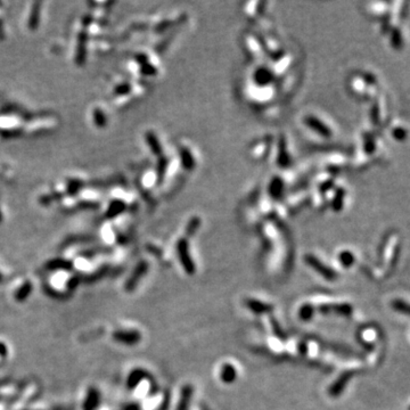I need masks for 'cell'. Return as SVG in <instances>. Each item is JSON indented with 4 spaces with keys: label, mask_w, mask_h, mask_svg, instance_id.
<instances>
[{
    "label": "cell",
    "mask_w": 410,
    "mask_h": 410,
    "mask_svg": "<svg viewBox=\"0 0 410 410\" xmlns=\"http://www.w3.org/2000/svg\"><path fill=\"white\" fill-rule=\"evenodd\" d=\"M346 167V158L341 155H336V156H329L325 161V169H326L327 174H335Z\"/></svg>",
    "instance_id": "7c38bea8"
},
{
    "label": "cell",
    "mask_w": 410,
    "mask_h": 410,
    "mask_svg": "<svg viewBox=\"0 0 410 410\" xmlns=\"http://www.w3.org/2000/svg\"><path fill=\"white\" fill-rule=\"evenodd\" d=\"M276 163L277 167L281 169H287L292 163L291 154L288 151V145L285 136L279 137L277 143V151H276Z\"/></svg>",
    "instance_id": "5b68a950"
},
{
    "label": "cell",
    "mask_w": 410,
    "mask_h": 410,
    "mask_svg": "<svg viewBox=\"0 0 410 410\" xmlns=\"http://www.w3.org/2000/svg\"><path fill=\"white\" fill-rule=\"evenodd\" d=\"M177 252L180 262H181L184 269L186 270L188 275H193L195 272V264L193 259L189 253V246L186 238H181L177 244Z\"/></svg>",
    "instance_id": "3957f363"
},
{
    "label": "cell",
    "mask_w": 410,
    "mask_h": 410,
    "mask_svg": "<svg viewBox=\"0 0 410 410\" xmlns=\"http://www.w3.org/2000/svg\"><path fill=\"white\" fill-rule=\"evenodd\" d=\"M389 32H390V42H391L392 47L400 51L403 46L402 33L400 31V29H398L397 27H392Z\"/></svg>",
    "instance_id": "ffe728a7"
},
{
    "label": "cell",
    "mask_w": 410,
    "mask_h": 410,
    "mask_svg": "<svg viewBox=\"0 0 410 410\" xmlns=\"http://www.w3.org/2000/svg\"><path fill=\"white\" fill-rule=\"evenodd\" d=\"M245 46H246L248 54L251 55L254 59H257V61L261 59L263 57V55L266 54L264 53L262 42L260 41L258 38L253 36H247L245 38Z\"/></svg>",
    "instance_id": "ba28073f"
},
{
    "label": "cell",
    "mask_w": 410,
    "mask_h": 410,
    "mask_svg": "<svg viewBox=\"0 0 410 410\" xmlns=\"http://www.w3.org/2000/svg\"><path fill=\"white\" fill-rule=\"evenodd\" d=\"M237 377L236 369L231 363H226L221 369V379L224 383H232Z\"/></svg>",
    "instance_id": "44dd1931"
},
{
    "label": "cell",
    "mask_w": 410,
    "mask_h": 410,
    "mask_svg": "<svg viewBox=\"0 0 410 410\" xmlns=\"http://www.w3.org/2000/svg\"><path fill=\"white\" fill-rule=\"evenodd\" d=\"M338 260H339V262L343 264V267L350 268L354 263V261H356V258H354L352 252L342 251L338 254Z\"/></svg>",
    "instance_id": "cb8c5ba5"
},
{
    "label": "cell",
    "mask_w": 410,
    "mask_h": 410,
    "mask_svg": "<svg viewBox=\"0 0 410 410\" xmlns=\"http://www.w3.org/2000/svg\"><path fill=\"white\" fill-rule=\"evenodd\" d=\"M362 154L365 156H372L377 151V139L376 136L372 132L362 133Z\"/></svg>",
    "instance_id": "30bf717a"
},
{
    "label": "cell",
    "mask_w": 410,
    "mask_h": 410,
    "mask_svg": "<svg viewBox=\"0 0 410 410\" xmlns=\"http://www.w3.org/2000/svg\"><path fill=\"white\" fill-rule=\"evenodd\" d=\"M245 304H246L247 308L254 313H266V312L271 311V310L274 309L271 304L263 303L261 301H258V300H253V299L246 300Z\"/></svg>",
    "instance_id": "e0dca14e"
},
{
    "label": "cell",
    "mask_w": 410,
    "mask_h": 410,
    "mask_svg": "<svg viewBox=\"0 0 410 410\" xmlns=\"http://www.w3.org/2000/svg\"><path fill=\"white\" fill-rule=\"evenodd\" d=\"M272 144H274V138L271 136H266L254 143L251 147L252 157L254 160H257V161H262V160L266 158L269 155Z\"/></svg>",
    "instance_id": "277c9868"
},
{
    "label": "cell",
    "mask_w": 410,
    "mask_h": 410,
    "mask_svg": "<svg viewBox=\"0 0 410 410\" xmlns=\"http://www.w3.org/2000/svg\"><path fill=\"white\" fill-rule=\"evenodd\" d=\"M201 219L197 218V217H194L191 220H189V222L187 224V228H186V234L188 236H192L195 233H196L197 229L201 226Z\"/></svg>",
    "instance_id": "4316f807"
},
{
    "label": "cell",
    "mask_w": 410,
    "mask_h": 410,
    "mask_svg": "<svg viewBox=\"0 0 410 410\" xmlns=\"http://www.w3.org/2000/svg\"><path fill=\"white\" fill-rule=\"evenodd\" d=\"M116 338L120 342H124V343H128V344H133L139 341V334L138 333H128V334H123V333H117L116 335Z\"/></svg>",
    "instance_id": "7402d4cb"
},
{
    "label": "cell",
    "mask_w": 410,
    "mask_h": 410,
    "mask_svg": "<svg viewBox=\"0 0 410 410\" xmlns=\"http://www.w3.org/2000/svg\"><path fill=\"white\" fill-rule=\"evenodd\" d=\"M304 261L307 262L309 267H311L313 270H316L317 272L321 274L324 278L328 279V281H335V279L337 278V274L334 271V269L325 266V263L322 262L317 257H314L313 254H307V256L304 257Z\"/></svg>",
    "instance_id": "7a4b0ae2"
},
{
    "label": "cell",
    "mask_w": 410,
    "mask_h": 410,
    "mask_svg": "<svg viewBox=\"0 0 410 410\" xmlns=\"http://www.w3.org/2000/svg\"><path fill=\"white\" fill-rule=\"evenodd\" d=\"M313 312H314V310L311 304H304V306H302L301 309H300L299 316L302 319V321H309V319L312 318Z\"/></svg>",
    "instance_id": "484cf974"
},
{
    "label": "cell",
    "mask_w": 410,
    "mask_h": 410,
    "mask_svg": "<svg viewBox=\"0 0 410 410\" xmlns=\"http://www.w3.org/2000/svg\"><path fill=\"white\" fill-rule=\"evenodd\" d=\"M322 313H331L335 312L341 314V316H349L352 312V307L350 304L342 303V304H323L319 308Z\"/></svg>",
    "instance_id": "5bb4252c"
},
{
    "label": "cell",
    "mask_w": 410,
    "mask_h": 410,
    "mask_svg": "<svg viewBox=\"0 0 410 410\" xmlns=\"http://www.w3.org/2000/svg\"><path fill=\"white\" fill-rule=\"evenodd\" d=\"M346 197H347V191L342 186H335L333 189V197L331 201V207L334 212H341L344 204H346Z\"/></svg>",
    "instance_id": "8fae6325"
},
{
    "label": "cell",
    "mask_w": 410,
    "mask_h": 410,
    "mask_svg": "<svg viewBox=\"0 0 410 410\" xmlns=\"http://www.w3.org/2000/svg\"><path fill=\"white\" fill-rule=\"evenodd\" d=\"M285 189V181L281 176H274L268 185L269 196L274 201L281 199Z\"/></svg>",
    "instance_id": "9c48e42d"
},
{
    "label": "cell",
    "mask_w": 410,
    "mask_h": 410,
    "mask_svg": "<svg viewBox=\"0 0 410 410\" xmlns=\"http://www.w3.org/2000/svg\"><path fill=\"white\" fill-rule=\"evenodd\" d=\"M252 79L254 86L259 88H266L270 87V84L274 82L275 73L272 70H270L267 66H259L253 72Z\"/></svg>",
    "instance_id": "8992f818"
},
{
    "label": "cell",
    "mask_w": 410,
    "mask_h": 410,
    "mask_svg": "<svg viewBox=\"0 0 410 410\" xmlns=\"http://www.w3.org/2000/svg\"><path fill=\"white\" fill-rule=\"evenodd\" d=\"M391 134L393 136V138L396 139V141L403 142V141H406V139H407L408 131H407L406 128L398 126V127H394L391 130Z\"/></svg>",
    "instance_id": "d4e9b609"
},
{
    "label": "cell",
    "mask_w": 410,
    "mask_h": 410,
    "mask_svg": "<svg viewBox=\"0 0 410 410\" xmlns=\"http://www.w3.org/2000/svg\"><path fill=\"white\" fill-rule=\"evenodd\" d=\"M148 142H149V145H151L152 151H153L155 154H160V153H161V151H162L161 144H160V142L157 141L156 136H154V134H149V136H148Z\"/></svg>",
    "instance_id": "f1b7e54d"
},
{
    "label": "cell",
    "mask_w": 410,
    "mask_h": 410,
    "mask_svg": "<svg viewBox=\"0 0 410 410\" xmlns=\"http://www.w3.org/2000/svg\"><path fill=\"white\" fill-rule=\"evenodd\" d=\"M392 307L394 308V310H397V311L401 312L407 314L409 312V307L408 304L403 301V300H396V301L392 302Z\"/></svg>",
    "instance_id": "83f0119b"
},
{
    "label": "cell",
    "mask_w": 410,
    "mask_h": 410,
    "mask_svg": "<svg viewBox=\"0 0 410 410\" xmlns=\"http://www.w3.org/2000/svg\"><path fill=\"white\" fill-rule=\"evenodd\" d=\"M353 376V372H344L341 376H339L336 381L334 382V384L329 389V394L333 397H337L343 392V390L346 389L348 382L350 381V378Z\"/></svg>",
    "instance_id": "4fadbf2b"
},
{
    "label": "cell",
    "mask_w": 410,
    "mask_h": 410,
    "mask_svg": "<svg viewBox=\"0 0 410 410\" xmlns=\"http://www.w3.org/2000/svg\"><path fill=\"white\" fill-rule=\"evenodd\" d=\"M384 106L382 101H376L371 109V119L375 126H379L384 120Z\"/></svg>",
    "instance_id": "ac0fdd59"
},
{
    "label": "cell",
    "mask_w": 410,
    "mask_h": 410,
    "mask_svg": "<svg viewBox=\"0 0 410 410\" xmlns=\"http://www.w3.org/2000/svg\"><path fill=\"white\" fill-rule=\"evenodd\" d=\"M193 397V388L191 385H186L181 390V398H180V402L178 404V410H188L189 401Z\"/></svg>",
    "instance_id": "d6986e66"
},
{
    "label": "cell",
    "mask_w": 410,
    "mask_h": 410,
    "mask_svg": "<svg viewBox=\"0 0 410 410\" xmlns=\"http://www.w3.org/2000/svg\"><path fill=\"white\" fill-rule=\"evenodd\" d=\"M308 201H309V197L306 193L297 194L288 199L286 209L285 210H288V211H291V212L299 211V210H301L304 205L308 203Z\"/></svg>",
    "instance_id": "2e32d148"
},
{
    "label": "cell",
    "mask_w": 410,
    "mask_h": 410,
    "mask_svg": "<svg viewBox=\"0 0 410 410\" xmlns=\"http://www.w3.org/2000/svg\"><path fill=\"white\" fill-rule=\"evenodd\" d=\"M179 155L181 166L185 169L188 170V171H192V170L196 168V158H195L191 149L187 147H181L179 151Z\"/></svg>",
    "instance_id": "9a60e30c"
},
{
    "label": "cell",
    "mask_w": 410,
    "mask_h": 410,
    "mask_svg": "<svg viewBox=\"0 0 410 410\" xmlns=\"http://www.w3.org/2000/svg\"><path fill=\"white\" fill-rule=\"evenodd\" d=\"M303 121L309 129H311L313 132H316L323 138H331L333 136V130L331 129V127L327 126V124L318 117L309 114V116L304 117Z\"/></svg>",
    "instance_id": "6da1fadb"
},
{
    "label": "cell",
    "mask_w": 410,
    "mask_h": 410,
    "mask_svg": "<svg viewBox=\"0 0 410 410\" xmlns=\"http://www.w3.org/2000/svg\"><path fill=\"white\" fill-rule=\"evenodd\" d=\"M264 3H248L246 6H245V13L248 17H257L258 15L261 13V6Z\"/></svg>",
    "instance_id": "603a6c76"
},
{
    "label": "cell",
    "mask_w": 410,
    "mask_h": 410,
    "mask_svg": "<svg viewBox=\"0 0 410 410\" xmlns=\"http://www.w3.org/2000/svg\"><path fill=\"white\" fill-rule=\"evenodd\" d=\"M351 89L358 96L363 98H373L376 94V88L369 87L360 74L351 80Z\"/></svg>",
    "instance_id": "52a82bcc"
}]
</instances>
